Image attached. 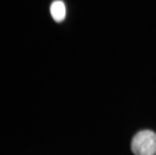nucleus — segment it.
Listing matches in <instances>:
<instances>
[{
	"label": "nucleus",
	"mask_w": 156,
	"mask_h": 155,
	"mask_svg": "<svg viewBox=\"0 0 156 155\" xmlns=\"http://www.w3.org/2000/svg\"><path fill=\"white\" fill-rule=\"evenodd\" d=\"M131 150L134 155H156V133L147 129L138 132L131 140Z\"/></svg>",
	"instance_id": "obj_1"
},
{
	"label": "nucleus",
	"mask_w": 156,
	"mask_h": 155,
	"mask_svg": "<svg viewBox=\"0 0 156 155\" xmlns=\"http://www.w3.org/2000/svg\"><path fill=\"white\" fill-rule=\"evenodd\" d=\"M50 12L53 19L56 22H61L66 16V7L64 3L61 1H55L52 3Z\"/></svg>",
	"instance_id": "obj_2"
}]
</instances>
